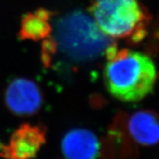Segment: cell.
Instances as JSON below:
<instances>
[{
	"label": "cell",
	"mask_w": 159,
	"mask_h": 159,
	"mask_svg": "<svg viewBox=\"0 0 159 159\" xmlns=\"http://www.w3.org/2000/svg\"><path fill=\"white\" fill-rule=\"evenodd\" d=\"M104 82L108 92L122 102H137L153 89L157 71L148 55L135 50H116L113 46L106 54Z\"/></svg>",
	"instance_id": "6da1fadb"
},
{
	"label": "cell",
	"mask_w": 159,
	"mask_h": 159,
	"mask_svg": "<svg viewBox=\"0 0 159 159\" xmlns=\"http://www.w3.org/2000/svg\"><path fill=\"white\" fill-rule=\"evenodd\" d=\"M93 20L110 38L140 41L146 34L149 14L140 0H93Z\"/></svg>",
	"instance_id": "7a4b0ae2"
},
{
	"label": "cell",
	"mask_w": 159,
	"mask_h": 159,
	"mask_svg": "<svg viewBox=\"0 0 159 159\" xmlns=\"http://www.w3.org/2000/svg\"><path fill=\"white\" fill-rule=\"evenodd\" d=\"M57 34L62 48L74 58L89 59L102 50L107 54L112 47L107 41L110 38L100 31L94 20L80 13L61 20Z\"/></svg>",
	"instance_id": "3957f363"
},
{
	"label": "cell",
	"mask_w": 159,
	"mask_h": 159,
	"mask_svg": "<svg viewBox=\"0 0 159 159\" xmlns=\"http://www.w3.org/2000/svg\"><path fill=\"white\" fill-rule=\"evenodd\" d=\"M46 143L43 127L25 124L13 132L8 142L0 145L2 159H33Z\"/></svg>",
	"instance_id": "277c9868"
},
{
	"label": "cell",
	"mask_w": 159,
	"mask_h": 159,
	"mask_svg": "<svg viewBox=\"0 0 159 159\" xmlns=\"http://www.w3.org/2000/svg\"><path fill=\"white\" fill-rule=\"evenodd\" d=\"M6 107L19 116H30L41 109L43 102L38 84L27 78H16L9 83L4 93Z\"/></svg>",
	"instance_id": "5b68a950"
},
{
	"label": "cell",
	"mask_w": 159,
	"mask_h": 159,
	"mask_svg": "<svg viewBox=\"0 0 159 159\" xmlns=\"http://www.w3.org/2000/svg\"><path fill=\"white\" fill-rule=\"evenodd\" d=\"M61 146L66 159H95L100 150V143L96 135L82 128L67 132Z\"/></svg>",
	"instance_id": "8992f818"
},
{
	"label": "cell",
	"mask_w": 159,
	"mask_h": 159,
	"mask_svg": "<svg viewBox=\"0 0 159 159\" xmlns=\"http://www.w3.org/2000/svg\"><path fill=\"white\" fill-rule=\"evenodd\" d=\"M129 134L137 144L153 146L159 143V115L153 111H138L130 116Z\"/></svg>",
	"instance_id": "52a82bcc"
},
{
	"label": "cell",
	"mask_w": 159,
	"mask_h": 159,
	"mask_svg": "<svg viewBox=\"0 0 159 159\" xmlns=\"http://www.w3.org/2000/svg\"><path fill=\"white\" fill-rule=\"evenodd\" d=\"M50 18V12L46 9H38L25 15L21 20L20 38L37 42L48 38L51 32Z\"/></svg>",
	"instance_id": "ba28073f"
}]
</instances>
